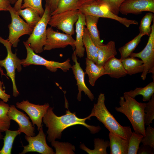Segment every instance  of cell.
<instances>
[{
  "label": "cell",
  "mask_w": 154,
  "mask_h": 154,
  "mask_svg": "<svg viewBox=\"0 0 154 154\" xmlns=\"http://www.w3.org/2000/svg\"><path fill=\"white\" fill-rule=\"evenodd\" d=\"M53 108L49 107L42 119L43 122L48 128L47 139L49 142L55 141L56 139H60L62 132L64 129L76 125L84 126L93 134L98 132L101 129L99 126L90 125L86 123V120L92 117L91 114L85 118H80L76 116L75 112L72 113L67 110L65 114L58 116L53 112Z\"/></svg>",
  "instance_id": "1"
},
{
  "label": "cell",
  "mask_w": 154,
  "mask_h": 154,
  "mask_svg": "<svg viewBox=\"0 0 154 154\" xmlns=\"http://www.w3.org/2000/svg\"><path fill=\"white\" fill-rule=\"evenodd\" d=\"M120 106L116 107V110L124 114L130 122L134 132L145 136L144 118L146 103L137 102L124 93L120 97Z\"/></svg>",
  "instance_id": "2"
},
{
  "label": "cell",
  "mask_w": 154,
  "mask_h": 154,
  "mask_svg": "<svg viewBox=\"0 0 154 154\" xmlns=\"http://www.w3.org/2000/svg\"><path fill=\"white\" fill-rule=\"evenodd\" d=\"M104 94L99 95L97 103L94 104L90 114L102 122L110 132L129 140L132 133L129 126L120 125L107 108L105 103Z\"/></svg>",
  "instance_id": "3"
},
{
  "label": "cell",
  "mask_w": 154,
  "mask_h": 154,
  "mask_svg": "<svg viewBox=\"0 0 154 154\" xmlns=\"http://www.w3.org/2000/svg\"><path fill=\"white\" fill-rule=\"evenodd\" d=\"M44 13L41 19L34 28L27 40L25 41L35 53H40L44 50L46 37L47 26L50 18L51 13L48 8L45 6Z\"/></svg>",
  "instance_id": "4"
},
{
  "label": "cell",
  "mask_w": 154,
  "mask_h": 154,
  "mask_svg": "<svg viewBox=\"0 0 154 154\" xmlns=\"http://www.w3.org/2000/svg\"><path fill=\"white\" fill-rule=\"evenodd\" d=\"M23 43L27 51L26 58L21 60V64L23 67H26L31 65L43 66L53 72H56L59 68L66 72L71 68L72 65L69 59L61 62L48 60L36 54L25 41Z\"/></svg>",
  "instance_id": "5"
},
{
  "label": "cell",
  "mask_w": 154,
  "mask_h": 154,
  "mask_svg": "<svg viewBox=\"0 0 154 154\" xmlns=\"http://www.w3.org/2000/svg\"><path fill=\"white\" fill-rule=\"evenodd\" d=\"M78 9L85 15H90L115 20L127 27L132 25H138L135 20L120 17L113 13L105 4L96 1L89 4L80 6Z\"/></svg>",
  "instance_id": "6"
},
{
  "label": "cell",
  "mask_w": 154,
  "mask_h": 154,
  "mask_svg": "<svg viewBox=\"0 0 154 154\" xmlns=\"http://www.w3.org/2000/svg\"><path fill=\"white\" fill-rule=\"evenodd\" d=\"M0 43L5 46L7 52L5 58L3 60H0V66L4 68L6 71L7 75L11 80L13 85V96L16 97L19 94V92L16 84L15 70H17L19 72L21 71V60L18 58L16 54L12 52V44L7 39H3L0 36Z\"/></svg>",
  "instance_id": "7"
},
{
  "label": "cell",
  "mask_w": 154,
  "mask_h": 154,
  "mask_svg": "<svg viewBox=\"0 0 154 154\" xmlns=\"http://www.w3.org/2000/svg\"><path fill=\"white\" fill-rule=\"evenodd\" d=\"M8 11L11 16V21L8 25L9 35L7 39L13 47H16L19 41V38L24 35H30L33 28L20 17L17 12L11 5Z\"/></svg>",
  "instance_id": "8"
},
{
  "label": "cell",
  "mask_w": 154,
  "mask_h": 154,
  "mask_svg": "<svg viewBox=\"0 0 154 154\" xmlns=\"http://www.w3.org/2000/svg\"><path fill=\"white\" fill-rule=\"evenodd\" d=\"M79 9L64 11L51 16L48 24L71 35L75 33L74 25L78 18Z\"/></svg>",
  "instance_id": "9"
},
{
  "label": "cell",
  "mask_w": 154,
  "mask_h": 154,
  "mask_svg": "<svg viewBox=\"0 0 154 154\" xmlns=\"http://www.w3.org/2000/svg\"><path fill=\"white\" fill-rule=\"evenodd\" d=\"M151 26V30L147 43L144 48L138 53L132 52L129 56L138 58L143 61L144 66L143 70L141 75L142 79L146 78L148 73L152 74L154 80V23Z\"/></svg>",
  "instance_id": "10"
},
{
  "label": "cell",
  "mask_w": 154,
  "mask_h": 154,
  "mask_svg": "<svg viewBox=\"0 0 154 154\" xmlns=\"http://www.w3.org/2000/svg\"><path fill=\"white\" fill-rule=\"evenodd\" d=\"M75 40L72 35L56 31L52 27H48L46 29V39L43 50H49L55 48H63L68 45L75 48Z\"/></svg>",
  "instance_id": "11"
},
{
  "label": "cell",
  "mask_w": 154,
  "mask_h": 154,
  "mask_svg": "<svg viewBox=\"0 0 154 154\" xmlns=\"http://www.w3.org/2000/svg\"><path fill=\"white\" fill-rule=\"evenodd\" d=\"M16 106L27 114L32 121L33 126L36 125L38 131L42 127L43 117L50 107L48 103L43 105H37L31 103L27 100L17 102Z\"/></svg>",
  "instance_id": "12"
},
{
  "label": "cell",
  "mask_w": 154,
  "mask_h": 154,
  "mask_svg": "<svg viewBox=\"0 0 154 154\" xmlns=\"http://www.w3.org/2000/svg\"><path fill=\"white\" fill-rule=\"evenodd\" d=\"M46 135L44 133L42 127L36 136H25L27 145L23 146V149L20 154H25L29 152H37L42 154H54L55 153L51 148L47 144Z\"/></svg>",
  "instance_id": "13"
},
{
  "label": "cell",
  "mask_w": 154,
  "mask_h": 154,
  "mask_svg": "<svg viewBox=\"0 0 154 154\" xmlns=\"http://www.w3.org/2000/svg\"><path fill=\"white\" fill-rule=\"evenodd\" d=\"M145 11L154 13V0H125L119 9V12L125 15Z\"/></svg>",
  "instance_id": "14"
},
{
  "label": "cell",
  "mask_w": 154,
  "mask_h": 154,
  "mask_svg": "<svg viewBox=\"0 0 154 154\" xmlns=\"http://www.w3.org/2000/svg\"><path fill=\"white\" fill-rule=\"evenodd\" d=\"M7 115L11 120L14 121L18 124V130L21 133H24L28 136L35 135V129L29 121L30 118L23 112L18 110L15 106L10 105Z\"/></svg>",
  "instance_id": "15"
},
{
  "label": "cell",
  "mask_w": 154,
  "mask_h": 154,
  "mask_svg": "<svg viewBox=\"0 0 154 154\" xmlns=\"http://www.w3.org/2000/svg\"><path fill=\"white\" fill-rule=\"evenodd\" d=\"M72 59L74 64L72 66L71 68L76 81V84L78 86V93L77 95V99L79 101L81 100V92H84L88 98L91 100L94 99V94L86 86L85 82V75L84 72L80 66V64L77 60V56L75 51L73 52L72 56Z\"/></svg>",
  "instance_id": "16"
},
{
  "label": "cell",
  "mask_w": 154,
  "mask_h": 154,
  "mask_svg": "<svg viewBox=\"0 0 154 154\" xmlns=\"http://www.w3.org/2000/svg\"><path fill=\"white\" fill-rule=\"evenodd\" d=\"M76 39L74 42L75 52L77 56H84L85 48L83 42L84 27L86 26L85 15L80 11L78 19L76 23Z\"/></svg>",
  "instance_id": "17"
},
{
  "label": "cell",
  "mask_w": 154,
  "mask_h": 154,
  "mask_svg": "<svg viewBox=\"0 0 154 154\" xmlns=\"http://www.w3.org/2000/svg\"><path fill=\"white\" fill-rule=\"evenodd\" d=\"M103 67L104 75H108L111 78L118 79L127 74L121 59L115 57L107 61Z\"/></svg>",
  "instance_id": "18"
},
{
  "label": "cell",
  "mask_w": 154,
  "mask_h": 154,
  "mask_svg": "<svg viewBox=\"0 0 154 154\" xmlns=\"http://www.w3.org/2000/svg\"><path fill=\"white\" fill-rule=\"evenodd\" d=\"M97 47L98 55L96 64L98 66H103L107 61L117 54L114 41H110L106 44H104Z\"/></svg>",
  "instance_id": "19"
},
{
  "label": "cell",
  "mask_w": 154,
  "mask_h": 154,
  "mask_svg": "<svg viewBox=\"0 0 154 154\" xmlns=\"http://www.w3.org/2000/svg\"><path fill=\"white\" fill-rule=\"evenodd\" d=\"M109 146L110 154H127L129 140L110 132Z\"/></svg>",
  "instance_id": "20"
},
{
  "label": "cell",
  "mask_w": 154,
  "mask_h": 154,
  "mask_svg": "<svg viewBox=\"0 0 154 154\" xmlns=\"http://www.w3.org/2000/svg\"><path fill=\"white\" fill-rule=\"evenodd\" d=\"M85 15L86 26L93 42L97 47L103 44L97 27L99 18L90 15Z\"/></svg>",
  "instance_id": "21"
},
{
  "label": "cell",
  "mask_w": 154,
  "mask_h": 154,
  "mask_svg": "<svg viewBox=\"0 0 154 154\" xmlns=\"http://www.w3.org/2000/svg\"><path fill=\"white\" fill-rule=\"evenodd\" d=\"M85 74H88L90 85L94 86L97 79L104 75L103 66L97 65L92 60L86 58Z\"/></svg>",
  "instance_id": "22"
},
{
  "label": "cell",
  "mask_w": 154,
  "mask_h": 154,
  "mask_svg": "<svg viewBox=\"0 0 154 154\" xmlns=\"http://www.w3.org/2000/svg\"><path fill=\"white\" fill-rule=\"evenodd\" d=\"M120 59L127 74L131 76L143 72L144 66L141 60L131 56Z\"/></svg>",
  "instance_id": "23"
},
{
  "label": "cell",
  "mask_w": 154,
  "mask_h": 154,
  "mask_svg": "<svg viewBox=\"0 0 154 154\" xmlns=\"http://www.w3.org/2000/svg\"><path fill=\"white\" fill-rule=\"evenodd\" d=\"M83 42L86 50L87 58L96 64L98 59V47L93 42L88 30L85 26L84 29Z\"/></svg>",
  "instance_id": "24"
},
{
  "label": "cell",
  "mask_w": 154,
  "mask_h": 154,
  "mask_svg": "<svg viewBox=\"0 0 154 154\" xmlns=\"http://www.w3.org/2000/svg\"><path fill=\"white\" fill-rule=\"evenodd\" d=\"M154 93V80L144 87L136 88L134 90H131L124 93L129 96L134 98L138 95H141L143 100L149 101Z\"/></svg>",
  "instance_id": "25"
},
{
  "label": "cell",
  "mask_w": 154,
  "mask_h": 154,
  "mask_svg": "<svg viewBox=\"0 0 154 154\" xmlns=\"http://www.w3.org/2000/svg\"><path fill=\"white\" fill-rule=\"evenodd\" d=\"M17 12L19 15L22 17L26 22L33 28L41 18L36 10L31 8L21 9Z\"/></svg>",
  "instance_id": "26"
},
{
  "label": "cell",
  "mask_w": 154,
  "mask_h": 154,
  "mask_svg": "<svg viewBox=\"0 0 154 154\" xmlns=\"http://www.w3.org/2000/svg\"><path fill=\"white\" fill-rule=\"evenodd\" d=\"M5 132V135L3 138L4 145L0 150V154H11L14 140L17 136L21 133L18 130L13 131L8 129Z\"/></svg>",
  "instance_id": "27"
},
{
  "label": "cell",
  "mask_w": 154,
  "mask_h": 154,
  "mask_svg": "<svg viewBox=\"0 0 154 154\" xmlns=\"http://www.w3.org/2000/svg\"><path fill=\"white\" fill-rule=\"evenodd\" d=\"M143 34L139 33L133 39L127 43L123 46L118 49L120 55V59H123L129 56L130 54L135 50L140 42Z\"/></svg>",
  "instance_id": "28"
},
{
  "label": "cell",
  "mask_w": 154,
  "mask_h": 154,
  "mask_svg": "<svg viewBox=\"0 0 154 154\" xmlns=\"http://www.w3.org/2000/svg\"><path fill=\"white\" fill-rule=\"evenodd\" d=\"M9 107L8 104L0 101V131L2 132L9 129L10 126L11 120L7 115Z\"/></svg>",
  "instance_id": "29"
},
{
  "label": "cell",
  "mask_w": 154,
  "mask_h": 154,
  "mask_svg": "<svg viewBox=\"0 0 154 154\" xmlns=\"http://www.w3.org/2000/svg\"><path fill=\"white\" fill-rule=\"evenodd\" d=\"M94 149L93 150L88 149L84 144H81L80 147L88 154H108L106 149L107 147L109 146L108 141L96 138L94 139Z\"/></svg>",
  "instance_id": "30"
},
{
  "label": "cell",
  "mask_w": 154,
  "mask_h": 154,
  "mask_svg": "<svg viewBox=\"0 0 154 154\" xmlns=\"http://www.w3.org/2000/svg\"><path fill=\"white\" fill-rule=\"evenodd\" d=\"M78 0H60L56 9L51 16L67 11L78 9Z\"/></svg>",
  "instance_id": "31"
},
{
  "label": "cell",
  "mask_w": 154,
  "mask_h": 154,
  "mask_svg": "<svg viewBox=\"0 0 154 154\" xmlns=\"http://www.w3.org/2000/svg\"><path fill=\"white\" fill-rule=\"evenodd\" d=\"M154 18L152 13L150 12L145 14L141 21L139 27V33L149 36L151 30V23Z\"/></svg>",
  "instance_id": "32"
},
{
  "label": "cell",
  "mask_w": 154,
  "mask_h": 154,
  "mask_svg": "<svg viewBox=\"0 0 154 154\" xmlns=\"http://www.w3.org/2000/svg\"><path fill=\"white\" fill-rule=\"evenodd\" d=\"M143 136L141 134L132 132L129 140L127 154H136Z\"/></svg>",
  "instance_id": "33"
},
{
  "label": "cell",
  "mask_w": 154,
  "mask_h": 154,
  "mask_svg": "<svg viewBox=\"0 0 154 154\" xmlns=\"http://www.w3.org/2000/svg\"><path fill=\"white\" fill-rule=\"evenodd\" d=\"M51 145L55 149V154H74L75 147L68 143L54 141L51 142Z\"/></svg>",
  "instance_id": "34"
},
{
  "label": "cell",
  "mask_w": 154,
  "mask_h": 154,
  "mask_svg": "<svg viewBox=\"0 0 154 154\" xmlns=\"http://www.w3.org/2000/svg\"><path fill=\"white\" fill-rule=\"evenodd\" d=\"M145 112L144 122L145 125H150L152 123L154 119V94L152 96L149 102L146 103L144 109Z\"/></svg>",
  "instance_id": "35"
},
{
  "label": "cell",
  "mask_w": 154,
  "mask_h": 154,
  "mask_svg": "<svg viewBox=\"0 0 154 154\" xmlns=\"http://www.w3.org/2000/svg\"><path fill=\"white\" fill-rule=\"evenodd\" d=\"M21 9L31 8L36 10L42 17L44 11L42 5V0H23Z\"/></svg>",
  "instance_id": "36"
},
{
  "label": "cell",
  "mask_w": 154,
  "mask_h": 154,
  "mask_svg": "<svg viewBox=\"0 0 154 154\" xmlns=\"http://www.w3.org/2000/svg\"><path fill=\"white\" fill-rule=\"evenodd\" d=\"M125 0H96L106 5L114 14L118 15L120 6Z\"/></svg>",
  "instance_id": "37"
},
{
  "label": "cell",
  "mask_w": 154,
  "mask_h": 154,
  "mask_svg": "<svg viewBox=\"0 0 154 154\" xmlns=\"http://www.w3.org/2000/svg\"><path fill=\"white\" fill-rule=\"evenodd\" d=\"M142 145H149L154 148V128L149 125L145 129V136L142 138Z\"/></svg>",
  "instance_id": "38"
},
{
  "label": "cell",
  "mask_w": 154,
  "mask_h": 154,
  "mask_svg": "<svg viewBox=\"0 0 154 154\" xmlns=\"http://www.w3.org/2000/svg\"><path fill=\"white\" fill-rule=\"evenodd\" d=\"M154 148L147 145H142L139 147L137 153L139 154H153Z\"/></svg>",
  "instance_id": "39"
},
{
  "label": "cell",
  "mask_w": 154,
  "mask_h": 154,
  "mask_svg": "<svg viewBox=\"0 0 154 154\" xmlns=\"http://www.w3.org/2000/svg\"><path fill=\"white\" fill-rule=\"evenodd\" d=\"M60 0H45V6H47L51 13L53 12L56 8Z\"/></svg>",
  "instance_id": "40"
},
{
  "label": "cell",
  "mask_w": 154,
  "mask_h": 154,
  "mask_svg": "<svg viewBox=\"0 0 154 154\" xmlns=\"http://www.w3.org/2000/svg\"><path fill=\"white\" fill-rule=\"evenodd\" d=\"M3 83L0 81V99L5 102H7L10 98V95L5 93L3 90L2 85Z\"/></svg>",
  "instance_id": "41"
},
{
  "label": "cell",
  "mask_w": 154,
  "mask_h": 154,
  "mask_svg": "<svg viewBox=\"0 0 154 154\" xmlns=\"http://www.w3.org/2000/svg\"><path fill=\"white\" fill-rule=\"evenodd\" d=\"M11 4L8 0H0V11H8Z\"/></svg>",
  "instance_id": "42"
},
{
  "label": "cell",
  "mask_w": 154,
  "mask_h": 154,
  "mask_svg": "<svg viewBox=\"0 0 154 154\" xmlns=\"http://www.w3.org/2000/svg\"><path fill=\"white\" fill-rule=\"evenodd\" d=\"M96 0H78V5L79 8L80 6L82 5L89 4L95 1Z\"/></svg>",
  "instance_id": "43"
},
{
  "label": "cell",
  "mask_w": 154,
  "mask_h": 154,
  "mask_svg": "<svg viewBox=\"0 0 154 154\" xmlns=\"http://www.w3.org/2000/svg\"><path fill=\"white\" fill-rule=\"evenodd\" d=\"M23 0H17L15 4L14 8L16 11H17L21 9Z\"/></svg>",
  "instance_id": "44"
},
{
  "label": "cell",
  "mask_w": 154,
  "mask_h": 154,
  "mask_svg": "<svg viewBox=\"0 0 154 154\" xmlns=\"http://www.w3.org/2000/svg\"><path fill=\"white\" fill-rule=\"evenodd\" d=\"M10 3L11 4H15L17 0H8Z\"/></svg>",
  "instance_id": "45"
},
{
  "label": "cell",
  "mask_w": 154,
  "mask_h": 154,
  "mask_svg": "<svg viewBox=\"0 0 154 154\" xmlns=\"http://www.w3.org/2000/svg\"><path fill=\"white\" fill-rule=\"evenodd\" d=\"M2 132L0 131V141L3 138V136L2 133Z\"/></svg>",
  "instance_id": "46"
}]
</instances>
